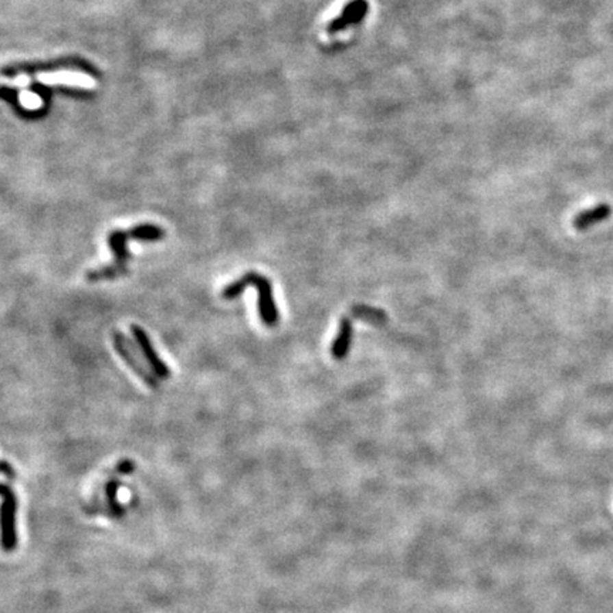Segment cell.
<instances>
[{"instance_id":"obj_11","label":"cell","mask_w":613,"mask_h":613,"mask_svg":"<svg viewBox=\"0 0 613 613\" xmlns=\"http://www.w3.org/2000/svg\"><path fill=\"white\" fill-rule=\"evenodd\" d=\"M18 101H21L23 108L29 111H37L43 107L42 97L27 90H21V92H18Z\"/></svg>"},{"instance_id":"obj_9","label":"cell","mask_w":613,"mask_h":613,"mask_svg":"<svg viewBox=\"0 0 613 613\" xmlns=\"http://www.w3.org/2000/svg\"><path fill=\"white\" fill-rule=\"evenodd\" d=\"M131 240L138 242H160L165 237V230L156 225H138L128 230Z\"/></svg>"},{"instance_id":"obj_6","label":"cell","mask_w":613,"mask_h":613,"mask_svg":"<svg viewBox=\"0 0 613 613\" xmlns=\"http://www.w3.org/2000/svg\"><path fill=\"white\" fill-rule=\"evenodd\" d=\"M131 240L129 233L127 230H112L108 234V246L115 255V264L127 266L131 254L128 250V242Z\"/></svg>"},{"instance_id":"obj_4","label":"cell","mask_w":613,"mask_h":613,"mask_svg":"<svg viewBox=\"0 0 613 613\" xmlns=\"http://www.w3.org/2000/svg\"><path fill=\"white\" fill-rule=\"evenodd\" d=\"M131 332H132L134 341L138 344V347H140L151 371L156 375V378L158 379H168L172 372L168 368V365L160 358L158 352L155 351L147 331L142 327L134 324V325H131Z\"/></svg>"},{"instance_id":"obj_3","label":"cell","mask_w":613,"mask_h":613,"mask_svg":"<svg viewBox=\"0 0 613 613\" xmlns=\"http://www.w3.org/2000/svg\"><path fill=\"white\" fill-rule=\"evenodd\" d=\"M111 338H112V345L115 348V351L118 352V355L124 360V362L134 371V373L140 378L145 385H148V388L158 390L160 389V381H158L156 375L151 371L144 353L141 352L140 347L138 344L129 338H127L125 335L114 329L111 332Z\"/></svg>"},{"instance_id":"obj_10","label":"cell","mask_w":613,"mask_h":613,"mask_svg":"<svg viewBox=\"0 0 613 613\" xmlns=\"http://www.w3.org/2000/svg\"><path fill=\"white\" fill-rule=\"evenodd\" d=\"M351 315L355 318L365 320L372 324H385L388 321V315L385 311L369 305H353L351 308Z\"/></svg>"},{"instance_id":"obj_1","label":"cell","mask_w":613,"mask_h":613,"mask_svg":"<svg viewBox=\"0 0 613 613\" xmlns=\"http://www.w3.org/2000/svg\"><path fill=\"white\" fill-rule=\"evenodd\" d=\"M247 287H254L257 290V292H259V300H257V304H259V315H260L262 321L267 327H274L277 323H279L280 314H279L277 304L274 301L273 284L267 279V277L255 273V271H249L243 277H240L239 280L233 282L232 284H229L223 288L222 299L234 300Z\"/></svg>"},{"instance_id":"obj_2","label":"cell","mask_w":613,"mask_h":613,"mask_svg":"<svg viewBox=\"0 0 613 613\" xmlns=\"http://www.w3.org/2000/svg\"><path fill=\"white\" fill-rule=\"evenodd\" d=\"M0 84L6 87H14L25 90L30 84L43 86H66L71 88L94 90L97 87L95 78L77 70H58V71H38L36 74H18L16 77H2Z\"/></svg>"},{"instance_id":"obj_8","label":"cell","mask_w":613,"mask_h":613,"mask_svg":"<svg viewBox=\"0 0 613 613\" xmlns=\"http://www.w3.org/2000/svg\"><path fill=\"white\" fill-rule=\"evenodd\" d=\"M129 273L128 266H120V264H111V266H105L101 268H95V270H88L86 273V280L91 282V283H97V282H104V280H114L118 279V277L127 275Z\"/></svg>"},{"instance_id":"obj_7","label":"cell","mask_w":613,"mask_h":613,"mask_svg":"<svg viewBox=\"0 0 613 613\" xmlns=\"http://www.w3.org/2000/svg\"><path fill=\"white\" fill-rule=\"evenodd\" d=\"M610 212H612L610 206H608L606 203H601L595 208L581 212L575 217V221H573V225H575V227L578 230H586L588 227H590L593 225L606 221L610 216Z\"/></svg>"},{"instance_id":"obj_5","label":"cell","mask_w":613,"mask_h":613,"mask_svg":"<svg viewBox=\"0 0 613 613\" xmlns=\"http://www.w3.org/2000/svg\"><path fill=\"white\" fill-rule=\"evenodd\" d=\"M352 335H353L352 318L349 315H344L340 321V329L337 337H335L331 347V353L335 360H344L347 357L352 344Z\"/></svg>"}]
</instances>
